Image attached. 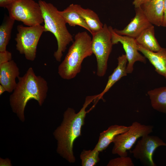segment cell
Instances as JSON below:
<instances>
[{
  "label": "cell",
  "instance_id": "obj_1",
  "mask_svg": "<svg viewBox=\"0 0 166 166\" xmlns=\"http://www.w3.org/2000/svg\"><path fill=\"white\" fill-rule=\"evenodd\" d=\"M98 94L87 96L83 106L78 113L68 108L65 112L63 121L55 130L53 135L57 140V151L69 162L74 163L76 158L73 151L75 140L81 136V129L85 124V118L88 111L86 109Z\"/></svg>",
  "mask_w": 166,
  "mask_h": 166
},
{
  "label": "cell",
  "instance_id": "obj_2",
  "mask_svg": "<svg viewBox=\"0 0 166 166\" xmlns=\"http://www.w3.org/2000/svg\"><path fill=\"white\" fill-rule=\"evenodd\" d=\"M18 78V81L10 96V102L12 111L24 122V110L28 102L34 99L42 106L47 97L48 87L46 81L40 76H37L31 67L23 76Z\"/></svg>",
  "mask_w": 166,
  "mask_h": 166
},
{
  "label": "cell",
  "instance_id": "obj_3",
  "mask_svg": "<svg viewBox=\"0 0 166 166\" xmlns=\"http://www.w3.org/2000/svg\"><path fill=\"white\" fill-rule=\"evenodd\" d=\"M64 60L59 65L58 73L65 80L74 78L81 71L84 60L93 54L92 38L86 31L79 32L74 37Z\"/></svg>",
  "mask_w": 166,
  "mask_h": 166
},
{
  "label": "cell",
  "instance_id": "obj_4",
  "mask_svg": "<svg viewBox=\"0 0 166 166\" xmlns=\"http://www.w3.org/2000/svg\"><path fill=\"white\" fill-rule=\"evenodd\" d=\"M38 3L44 19V32H51L56 39L57 49L53 55L56 60L60 62L67 46L73 40V36L67 29L66 23L56 7L51 3L41 0L39 1Z\"/></svg>",
  "mask_w": 166,
  "mask_h": 166
},
{
  "label": "cell",
  "instance_id": "obj_5",
  "mask_svg": "<svg viewBox=\"0 0 166 166\" xmlns=\"http://www.w3.org/2000/svg\"><path fill=\"white\" fill-rule=\"evenodd\" d=\"M6 8L11 18L27 26L44 22L40 6L33 0H13Z\"/></svg>",
  "mask_w": 166,
  "mask_h": 166
},
{
  "label": "cell",
  "instance_id": "obj_6",
  "mask_svg": "<svg viewBox=\"0 0 166 166\" xmlns=\"http://www.w3.org/2000/svg\"><path fill=\"white\" fill-rule=\"evenodd\" d=\"M91 47L97 62V75L102 77L105 74L108 59L113 44L111 32L106 24L100 31L92 34Z\"/></svg>",
  "mask_w": 166,
  "mask_h": 166
},
{
  "label": "cell",
  "instance_id": "obj_7",
  "mask_svg": "<svg viewBox=\"0 0 166 166\" xmlns=\"http://www.w3.org/2000/svg\"><path fill=\"white\" fill-rule=\"evenodd\" d=\"M18 33L15 40L16 49L26 58L34 61L36 57L37 48L40 38L44 32V27L41 25L25 26L22 25L17 26Z\"/></svg>",
  "mask_w": 166,
  "mask_h": 166
},
{
  "label": "cell",
  "instance_id": "obj_8",
  "mask_svg": "<svg viewBox=\"0 0 166 166\" xmlns=\"http://www.w3.org/2000/svg\"><path fill=\"white\" fill-rule=\"evenodd\" d=\"M153 127L141 124L138 122L132 123L126 132L116 136L113 142L114 145L112 153L120 156H127V151L130 150L137 139L149 134L153 132Z\"/></svg>",
  "mask_w": 166,
  "mask_h": 166
},
{
  "label": "cell",
  "instance_id": "obj_9",
  "mask_svg": "<svg viewBox=\"0 0 166 166\" xmlns=\"http://www.w3.org/2000/svg\"><path fill=\"white\" fill-rule=\"evenodd\" d=\"M141 138L131 153L134 158L144 165L156 166L153 159V153L158 147L166 146V143L158 136L149 134Z\"/></svg>",
  "mask_w": 166,
  "mask_h": 166
},
{
  "label": "cell",
  "instance_id": "obj_10",
  "mask_svg": "<svg viewBox=\"0 0 166 166\" xmlns=\"http://www.w3.org/2000/svg\"><path fill=\"white\" fill-rule=\"evenodd\" d=\"M109 28L111 32L113 45L120 43L122 44L124 50L128 61L127 73H131L132 72L134 65L136 62L139 61L146 63V58L139 52L135 39L117 34L111 26H109Z\"/></svg>",
  "mask_w": 166,
  "mask_h": 166
},
{
  "label": "cell",
  "instance_id": "obj_11",
  "mask_svg": "<svg viewBox=\"0 0 166 166\" xmlns=\"http://www.w3.org/2000/svg\"><path fill=\"white\" fill-rule=\"evenodd\" d=\"M135 15L129 24L121 30L114 29L117 34L136 39L144 30L153 25L148 21L140 7L135 8Z\"/></svg>",
  "mask_w": 166,
  "mask_h": 166
},
{
  "label": "cell",
  "instance_id": "obj_12",
  "mask_svg": "<svg viewBox=\"0 0 166 166\" xmlns=\"http://www.w3.org/2000/svg\"><path fill=\"white\" fill-rule=\"evenodd\" d=\"M19 70L13 60L0 64V83L9 93H11L17 83L16 78L19 77Z\"/></svg>",
  "mask_w": 166,
  "mask_h": 166
},
{
  "label": "cell",
  "instance_id": "obj_13",
  "mask_svg": "<svg viewBox=\"0 0 166 166\" xmlns=\"http://www.w3.org/2000/svg\"><path fill=\"white\" fill-rule=\"evenodd\" d=\"M140 7L152 24L161 26L164 15L163 0H146Z\"/></svg>",
  "mask_w": 166,
  "mask_h": 166
},
{
  "label": "cell",
  "instance_id": "obj_14",
  "mask_svg": "<svg viewBox=\"0 0 166 166\" xmlns=\"http://www.w3.org/2000/svg\"><path fill=\"white\" fill-rule=\"evenodd\" d=\"M137 48L154 67L155 71L166 79V48L162 47L158 52H153L138 44Z\"/></svg>",
  "mask_w": 166,
  "mask_h": 166
},
{
  "label": "cell",
  "instance_id": "obj_15",
  "mask_svg": "<svg viewBox=\"0 0 166 166\" xmlns=\"http://www.w3.org/2000/svg\"><path fill=\"white\" fill-rule=\"evenodd\" d=\"M129 128V126L117 124L110 126L100 133L98 142L94 149L100 152H102L113 142L116 136L126 132Z\"/></svg>",
  "mask_w": 166,
  "mask_h": 166
},
{
  "label": "cell",
  "instance_id": "obj_16",
  "mask_svg": "<svg viewBox=\"0 0 166 166\" xmlns=\"http://www.w3.org/2000/svg\"><path fill=\"white\" fill-rule=\"evenodd\" d=\"M118 64L112 73L109 76L105 87L102 92L98 94V100L101 99L113 85L122 77L127 75V58L125 54H122L117 58Z\"/></svg>",
  "mask_w": 166,
  "mask_h": 166
},
{
  "label": "cell",
  "instance_id": "obj_17",
  "mask_svg": "<svg viewBox=\"0 0 166 166\" xmlns=\"http://www.w3.org/2000/svg\"><path fill=\"white\" fill-rule=\"evenodd\" d=\"M135 39L137 44L151 51L157 52L162 48L155 37L153 25L144 30Z\"/></svg>",
  "mask_w": 166,
  "mask_h": 166
},
{
  "label": "cell",
  "instance_id": "obj_18",
  "mask_svg": "<svg viewBox=\"0 0 166 166\" xmlns=\"http://www.w3.org/2000/svg\"><path fill=\"white\" fill-rule=\"evenodd\" d=\"M58 13L66 23L71 26H78L86 29L92 34V32L84 19L77 11L75 5L72 4L62 11Z\"/></svg>",
  "mask_w": 166,
  "mask_h": 166
},
{
  "label": "cell",
  "instance_id": "obj_19",
  "mask_svg": "<svg viewBox=\"0 0 166 166\" xmlns=\"http://www.w3.org/2000/svg\"><path fill=\"white\" fill-rule=\"evenodd\" d=\"M75 5L77 11L83 18L90 28L92 35L103 28L104 24L95 12L88 8H83L80 5Z\"/></svg>",
  "mask_w": 166,
  "mask_h": 166
},
{
  "label": "cell",
  "instance_id": "obj_20",
  "mask_svg": "<svg viewBox=\"0 0 166 166\" xmlns=\"http://www.w3.org/2000/svg\"><path fill=\"white\" fill-rule=\"evenodd\" d=\"M147 94L153 108L166 114V87H160L149 90Z\"/></svg>",
  "mask_w": 166,
  "mask_h": 166
},
{
  "label": "cell",
  "instance_id": "obj_21",
  "mask_svg": "<svg viewBox=\"0 0 166 166\" xmlns=\"http://www.w3.org/2000/svg\"><path fill=\"white\" fill-rule=\"evenodd\" d=\"M15 21L9 15L6 16L0 26V52L6 50Z\"/></svg>",
  "mask_w": 166,
  "mask_h": 166
},
{
  "label": "cell",
  "instance_id": "obj_22",
  "mask_svg": "<svg viewBox=\"0 0 166 166\" xmlns=\"http://www.w3.org/2000/svg\"><path fill=\"white\" fill-rule=\"evenodd\" d=\"M100 152L93 149V150H83L80 155L82 166H94L100 160L99 157Z\"/></svg>",
  "mask_w": 166,
  "mask_h": 166
},
{
  "label": "cell",
  "instance_id": "obj_23",
  "mask_svg": "<svg viewBox=\"0 0 166 166\" xmlns=\"http://www.w3.org/2000/svg\"><path fill=\"white\" fill-rule=\"evenodd\" d=\"M110 160L107 164V166H134V164L129 157L120 156Z\"/></svg>",
  "mask_w": 166,
  "mask_h": 166
},
{
  "label": "cell",
  "instance_id": "obj_24",
  "mask_svg": "<svg viewBox=\"0 0 166 166\" xmlns=\"http://www.w3.org/2000/svg\"><path fill=\"white\" fill-rule=\"evenodd\" d=\"M12 57L11 53L7 50L0 52V64L12 60Z\"/></svg>",
  "mask_w": 166,
  "mask_h": 166
},
{
  "label": "cell",
  "instance_id": "obj_25",
  "mask_svg": "<svg viewBox=\"0 0 166 166\" xmlns=\"http://www.w3.org/2000/svg\"><path fill=\"white\" fill-rule=\"evenodd\" d=\"M164 15L162 26L166 27V0H163Z\"/></svg>",
  "mask_w": 166,
  "mask_h": 166
},
{
  "label": "cell",
  "instance_id": "obj_26",
  "mask_svg": "<svg viewBox=\"0 0 166 166\" xmlns=\"http://www.w3.org/2000/svg\"><path fill=\"white\" fill-rule=\"evenodd\" d=\"M146 0H134L132 2V4L135 8L139 7Z\"/></svg>",
  "mask_w": 166,
  "mask_h": 166
},
{
  "label": "cell",
  "instance_id": "obj_27",
  "mask_svg": "<svg viewBox=\"0 0 166 166\" xmlns=\"http://www.w3.org/2000/svg\"><path fill=\"white\" fill-rule=\"evenodd\" d=\"M13 0H0V6L6 8Z\"/></svg>",
  "mask_w": 166,
  "mask_h": 166
},
{
  "label": "cell",
  "instance_id": "obj_28",
  "mask_svg": "<svg viewBox=\"0 0 166 166\" xmlns=\"http://www.w3.org/2000/svg\"><path fill=\"white\" fill-rule=\"evenodd\" d=\"M6 91L5 88L2 85H0V95H2L4 92Z\"/></svg>",
  "mask_w": 166,
  "mask_h": 166
}]
</instances>
